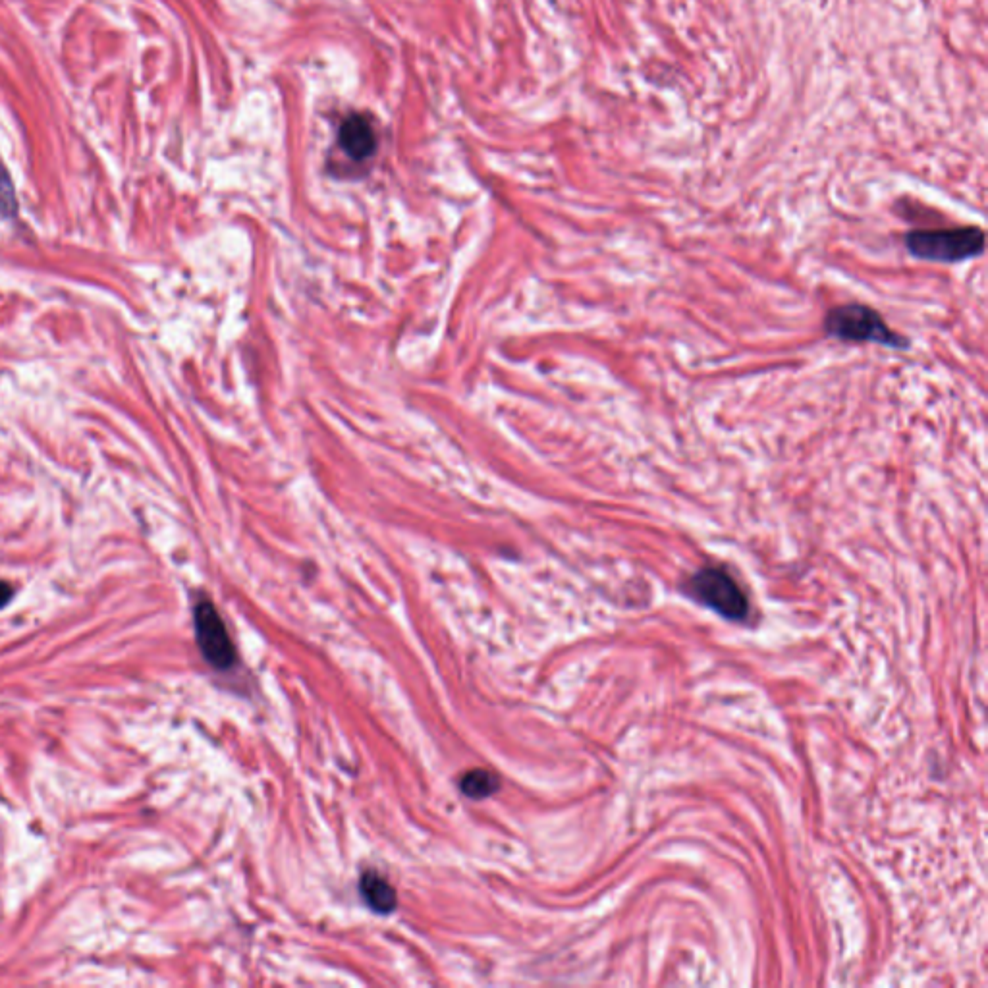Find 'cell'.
<instances>
[{
	"label": "cell",
	"mask_w": 988,
	"mask_h": 988,
	"mask_svg": "<svg viewBox=\"0 0 988 988\" xmlns=\"http://www.w3.org/2000/svg\"><path fill=\"white\" fill-rule=\"evenodd\" d=\"M460 790L471 799H485L500 790V778L491 770H469L460 778Z\"/></svg>",
	"instance_id": "7"
},
{
	"label": "cell",
	"mask_w": 988,
	"mask_h": 988,
	"mask_svg": "<svg viewBox=\"0 0 988 988\" xmlns=\"http://www.w3.org/2000/svg\"><path fill=\"white\" fill-rule=\"evenodd\" d=\"M193 626L203 659L215 670H230L236 664V649L215 604L211 601L195 604Z\"/></svg>",
	"instance_id": "4"
},
{
	"label": "cell",
	"mask_w": 988,
	"mask_h": 988,
	"mask_svg": "<svg viewBox=\"0 0 988 988\" xmlns=\"http://www.w3.org/2000/svg\"><path fill=\"white\" fill-rule=\"evenodd\" d=\"M359 892H361V898L365 900V904L371 907L375 913L388 915L398 906L396 890L386 882L385 877H381L373 869H369L361 875Z\"/></svg>",
	"instance_id": "6"
},
{
	"label": "cell",
	"mask_w": 988,
	"mask_h": 988,
	"mask_svg": "<svg viewBox=\"0 0 988 988\" xmlns=\"http://www.w3.org/2000/svg\"><path fill=\"white\" fill-rule=\"evenodd\" d=\"M904 244L915 259L961 263L985 253V232L979 226L911 230L907 232Z\"/></svg>",
	"instance_id": "2"
},
{
	"label": "cell",
	"mask_w": 988,
	"mask_h": 988,
	"mask_svg": "<svg viewBox=\"0 0 988 988\" xmlns=\"http://www.w3.org/2000/svg\"><path fill=\"white\" fill-rule=\"evenodd\" d=\"M338 143H340L342 151L350 159L363 161V159H369L375 153V149H377V136H375V130H373L371 122L365 116L352 114L340 126Z\"/></svg>",
	"instance_id": "5"
},
{
	"label": "cell",
	"mask_w": 988,
	"mask_h": 988,
	"mask_svg": "<svg viewBox=\"0 0 988 988\" xmlns=\"http://www.w3.org/2000/svg\"><path fill=\"white\" fill-rule=\"evenodd\" d=\"M824 332L830 338L853 344H880L890 350H907L909 338L890 329L877 309L865 303L836 305L826 313Z\"/></svg>",
	"instance_id": "1"
},
{
	"label": "cell",
	"mask_w": 988,
	"mask_h": 988,
	"mask_svg": "<svg viewBox=\"0 0 988 988\" xmlns=\"http://www.w3.org/2000/svg\"><path fill=\"white\" fill-rule=\"evenodd\" d=\"M686 591L726 620L743 622L749 616V599L740 583L724 566H705L687 579Z\"/></svg>",
	"instance_id": "3"
},
{
	"label": "cell",
	"mask_w": 988,
	"mask_h": 988,
	"mask_svg": "<svg viewBox=\"0 0 988 988\" xmlns=\"http://www.w3.org/2000/svg\"><path fill=\"white\" fill-rule=\"evenodd\" d=\"M14 597V587L6 581H0V608H4L6 604L12 601Z\"/></svg>",
	"instance_id": "8"
}]
</instances>
